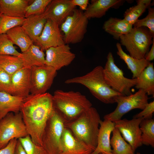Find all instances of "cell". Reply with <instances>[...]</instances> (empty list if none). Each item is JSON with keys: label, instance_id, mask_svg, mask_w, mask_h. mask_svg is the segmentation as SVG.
Masks as SVG:
<instances>
[{"label": "cell", "instance_id": "d6986e66", "mask_svg": "<svg viewBox=\"0 0 154 154\" xmlns=\"http://www.w3.org/2000/svg\"><path fill=\"white\" fill-rule=\"evenodd\" d=\"M124 2L121 0H92L84 13L88 19L100 18L110 9L119 8Z\"/></svg>", "mask_w": 154, "mask_h": 154}, {"label": "cell", "instance_id": "8fae6325", "mask_svg": "<svg viewBox=\"0 0 154 154\" xmlns=\"http://www.w3.org/2000/svg\"><path fill=\"white\" fill-rule=\"evenodd\" d=\"M57 70L46 65L35 66L31 68V88L32 95L46 93L50 88L57 75Z\"/></svg>", "mask_w": 154, "mask_h": 154}, {"label": "cell", "instance_id": "f35d334b", "mask_svg": "<svg viewBox=\"0 0 154 154\" xmlns=\"http://www.w3.org/2000/svg\"><path fill=\"white\" fill-rule=\"evenodd\" d=\"M17 140L16 138L11 140L5 147L0 149V154H14Z\"/></svg>", "mask_w": 154, "mask_h": 154}, {"label": "cell", "instance_id": "836d02e7", "mask_svg": "<svg viewBox=\"0 0 154 154\" xmlns=\"http://www.w3.org/2000/svg\"><path fill=\"white\" fill-rule=\"evenodd\" d=\"M18 139L21 142L26 154H47L42 146L37 145L33 141L29 135Z\"/></svg>", "mask_w": 154, "mask_h": 154}, {"label": "cell", "instance_id": "484cf974", "mask_svg": "<svg viewBox=\"0 0 154 154\" xmlns=\"http://www.w3.org/2000/svg\"><path fill=\"white\" fill-rule=\"evenodd\" d=\"M137 78L135 86L142 89L147 95L154 96V68L153 63H150Z\"/></svg>", "mask_w": 154, "mask_h": 154}, {"label": "cell", "instance_id": "5b68a950", "mask_svg": "<svg viewBox=\"0 0 154 154\" xmlns=\"http://www.w3.org/2000/svg\"><path fill=\"white\" fill-rule=\"evenodd\" d=\"M119 39L121 45L125 47L129 55L138 59L145 58L154 41L149 30L144 27H133Z\"/></svg>", "mask_w": 154, "mask_h": 154}, {"label": "cell", "instance_id": "f546056e", "mask_svg": "<svg viewBox=\"0 0 154 154\" xmlns=\"http://www.w3.org/2000/svg\"><path fill=\"white\" fill-rule=\"evenodd\" d=\"M0 67L11 76L24 66L20 57L5 55H0Z\"/></svg>", "mask_w": 154, "mask_h": 154}, {"label": "cell", "instance_id": "ee69618b", "mask_svg": "<svg viewBox=\"0 0 154 154\" xmlns=\"http://www.w3.org/2000/svg\"><path fill=\"white\" fill-rule=\"evenodd\" d=\"M2 14H3L2 13V12L1 10L0 7V17H1V16Z\"/></svg>", "mask_w": 154, "mask_h": 154}, {"label": "cell", "instance_id": "4dcf8cb0", "mask_svg": "<svg viewBox=\"0 0 154 154\" xmlns=\"http://www.w3.org/2000/svg\"><path fill=\"white\" fill-rule=\"evenodd\" d=\"M143 144L154 147V120L153 118L143 119L139 124Z\"/></svg>", "mask_w": 154, "mask_h": 154}, {"label": "cell", "instance_id": "9c48e42d", "mask_svg": "<svg viewBox=\"0 0 154 154\" xmlns=\"http://www.w3.org/2000/svg\"><path fill=\"white\" fill-rule=\"evenodd\" d=\"M148 95L141 89L129 95L118 96L115 99V102L117 104L116 108L104 116V119L113 122L119 120L124 115L132 110H143L148 103Z\"/></svg>", "mask_w": 154, "mask_h": 154}, {"label": "cell", "instance_id": "74e56055", "mask_svg": "<svg viewBox=\"0 0 154 154\" xmlns=\"http://www.w3.org/2000/svg\"><path fill=\"white\" fill-rule=\"evenodd\" d=\"M142 111L135 115L133 118H143V119L152 118L154 112V101L148 103Z\"/></svg>", "mask_w": 154, "mask_h": 154}, {"label": "cell", "instance_id": "7bdbcfd3", "mask_svg": "<svg viewBox=\"0 0 154 154\" xmlns=\"http://www.w3.org/2000/svg\"><path fill=\"white\" fill-rule=\"evenodd\" d=\"M101 154H112V153H108L106 152H103L101 153Z\"/></svg>", "mask_w": 154, "mask_h": 154}, {"label": "cell", "instance_id": "f1b7e54d", "mask_svg": "<svg viewBox=\"0 0 154 154\" xmlns=\"http://www.w3.org/2000/svg\"><path fill=\"white\" fill-rule=\"evenodd\" d=\"M136 2L137 4L126 10L123 15V19L133 25L151 4L150 0H138Z\"/></svg>", "mask_w": 154, "mask_h": 154}, {"label": "cell", "instance_id": "8992f818", "mask_svg": "<svg viewBox=\"0 0 154 154\" xmlns=\"http://www.w3.org/2000/svg\"><path fill=\"white\" fill-rule=\"evenodd\" d=\"M103 73L107 84L114 90L122 95L132 94L131 89L135 86L137 78L130 79L124 76L122 70L116 64L112 54L109 52Z\"/></svg>", "mask_w": 154, "mask_h": 154}, {"label": "cell", "instance_id": "83f0119b", "mask_svg": "<svg viewBox=\"0 0 154 154\" xmlns=\"http://www.w3.org/2000/svg\"><path fill=\"white\" fill-rule=\"evenodd\" d=\"M112 133L110 145L112 154H134L135 151L124 140L117 129L115 127Z\"/></svg>", "mask_w": 154, "mask_h": 154}, {"label": "cell", "instance_id": "30bf717a", "mask_svg": "<svg viewBox=\"0 0 154 154\" xmlns=\"http://www.w3.org/2000/svg\"><path fill=\"white\" fill-rule=\"evenodd\" d=\"M28 135L20 112L9 113L0 119V149L5 147L11 139Z\"/></svg>", "mask_w": 154, "mask_h": 154}, {"label": "cell", "instance_id": "7a4b0ae2", "mask_svg": "<svg viewBox=\"0 0 154 154\" xmlns=\"http://www.w3.org/2000/svg\"><path fill=\"white\" fill-rule=\"evenodd\" d=\"M52 96L54 109L62 117L65 124L75 120L92 107L91 102L79 92L58 90Z\"/></svg>", "mask_w": 154, "mask_h": 154}, {"label": "cell", "instance_id": "bcb514c9", "mask_svg": "<svg viewBox=\"0 0 154 154\" xmlns=\"http://www.w3.org/2000/svg\"></svg>", "mask_w": 154, "mask_h": 154}, {"label": "cell", "instance_id": "52a82bcc", "mask_svg": "<svg viewBox=\"0 0 154 154\" xmlns=\"http://www.w3.org/2000/svg\"><path fill=\"white\" fill-rule=\"evenodd\" d=\"M64 121L54 109L47 122L42 139V146L47 154H59Z\"/></svg>", "mask_w": 154, "mask_h": 154}, {"label": "cell", "instance_id": "603a6c76", "mask_svg": "<svg viewBox=\"0 0 154 154\" xmlns=\"http://www.w3.org/2000/svg\"><path fill=\"white\" fill-rule=\"evenodd\" d=\"M117 54L120 59L123 60L132 74V78H137L141 72L150 63L145 58L138 59L132 57L123 50L120 43L116 44Z\"/></svg>", "mask_w": 154, "mask_h": 154}, {"label": "cell", "instance_id": "b9f144b4", "mask_svg": "<svg viewBox=\"0 0 154 154\" xmlns=\"http://www.w3.org/2000/svg\"><path fill=\"white\" fill-rule=\"evenodd\" d=\"M14 154H26L21 142L18 139Z\"/></svg>", "mask_w": 154, "mask_h": 154}, {"label": "cell", "instance_id": "7c38bea8", "mask_svg": "<svg viewBox=\"0 0 154 154\" xmlns=\"http://www.w3.org/2000/svg\"><path fill=\"white\" fill-rule=\"evenodd\" d=\"M143 119V118H133L131 120L124 119L114 122L115 127L134 151L142 145L139 124Z\"/></svg>", "mask_w": 154, "mask_h": 154}, {"label": "cell", "instance_id": "ba28073f", "mask_svg": "<svg viewBox=\"0 0 154 154\" xmlns=\"http://www.w3.org/2000/svg\"><path fill=\"white\" fill-rule=\"evenodd\" d=\"M88 19L83 11L76 9L61 24L64 43L74 44L81 42L87 31Z\"/></svg>", "mask_w": 154, "mask_h": 154}, {"label": "cell", "instance_id": "d590c367", "mask_svg": "<svg viewBox=\"0 0 154 154\" xmlns=\"http://www.w3.org/2000/svg\"><path fill=\"white\" fill-rule=\"evenodd\" d=\"M148 13L144 18L138 19L133 24L134 27H144L149 30L153 38H154V8L149 7Z\"/></svg>", "mask_w": 154, "mask_h": 154}, {"label": "cell", "instance_id": "f6af8a7d", "mask_svg": "<svg viewBox=\"0 0 154 154\" xmlns=\"http://www.w3.org/2000/svg\"><path fill=\"white\" fill-rule=\"evenodd\" d=\"M136 154H141L139 152H137Z\"/></svg>", "mask_w": 154, "mask_h": 154}, {"label": "cell", "instance_id": "ac0fdd59", "mask_svg": "<svg viewBox=\"0 0 154 154\" xmlns=\"http://www.w3.org/2000/svg\"><path fill=\"white\" fill-rule=\"evenodd\" d=\"M115 123L108 120L100 121L98 136L97 145L92 154L103 152L112 153L110 135L115 128Z\"/></svg>", "mask_w": 154, "mask_h": 154}, {"label": "cell", "instance_id": "5bb4252c", "mask_svg": "<svg viewBox=\"0 0 154 154\" xmlns=\"http://www.w3.org/2000/svg\"><path fill=\"white\" fill-rule=\"evenodd\" d=\"M45 64L50 66L57 71L68 66L75 59V54L71 51L68 44L52 47L46 50Z\"/></svg>", "mask_w": 154, "mask_h": 154}, {"label": "cell", "instance_id": "6da1fadb", "mask_svg": "<svg viewBox=\"0 0 154 154\" xmlns=\"http://www.w3.org/2000/svg\"><path fill=\"white\" fill-rule=\"evenodd\" d=\"M54 110L52 95L49 93L31 94L24 99L20 112L28 134L35 144L42 146L43 132Z\"/></svg>", "mask_w": 154, "mask_h": 154}, {"label": "cell", "instance_id": "2e32d148", "mask_svg": "<svg viewBox=\"0 0 154 154\" xmlns=\"http://www.w3.org/2000/svg\"><path fill=\"white\" fill-rule=\"evenodd\" d=\"M94 149L76 138L65 127L62 137L59 154H92Z\"/></svg>", "mask_w": 154, "mask_h": 154}, {"label": "cell", "instance_id": "ab89813d", "mask_svg": "<svg viewBox=\"0 0 154 154\" xmlns=\"http://www.w3.org/2000/svg\"><path fill=\"white\" fill-rule=\"evenodd\" d=\"M71 3L75 6L79 7L80 10L85 11L89 5L88 0H70Z\"/></svg>", "mask_w": 154, "mask_h": 154}, {"label": "cell", "instance_id": "9a60e30c", "mask_svg": "<svg viewBox=\"0 0 154 154\" xmlns=\"http://www.w3.org/2000/svg\"><path fill=\"white\" fill-rule=\"evenodd\" d=\"M76 7L70 0H51L42 15L46 19H50L60 25L72 14Z\"/></svg>", "mask_w": 154, "mask_h": 154}, {"label": "cell", "instance_id": "e0dca14e", "mask_svg": "<svg viewBox=\"0 0 154 154\" xmlns=\"http://www.w3.org/2000/svg\"><path fill=\"white\" fill-rule=\"evenodd\" d=\"M31 68L24 67L11 76L10 94L25 98L31 88Z\"/></svg>", "mask_w": 154, "mask_h": 154}, {"label": "cell", "instance_id": "4316f807", "mask_svg": "<svg viewBox=\"0 0 154 154\" xmlns=\"http://www.w3.org/2000/svg\"><path fill=\"white\" fill-rule=\"evenodd\" d=\"M6 34L12 43L20 48L22 52L27 50L34 42L21 26L12 28Z\"/></svg>", "mask_w": 154, "mask_h": 154}, {"label": "cell", "instance_id": "8d00e7d4", "mask_svg": "<svg viewBox=\"0 0 154 154\" xmlns=\"http://www.w3.org/2000/svg\"><path fill=\"white\" fill-rule=\"evenodd\" d=\"M0 92L10 94L11 76L0 67Z\"/></svg>", "mask_w": 154, "mask_h": 154}, {"label": "cell", "instance_id": "e575fe53", "mask_svg": "<svg viewBox=\"0 0 154 154\" xmlns=\"http://www.w3.org/2000/svg\"><path fill=\"white\" fill-rule=\"evenodd\" d=\"M51 0H35L27 7L25 17L32 15H40L43 13Z\"/></svg>", "mask_w": 154, "mask_h": 154}, {"label": "cell", "instance_id": "44dd1931", "mask_svg": "<svg viewBox=\"0 0 154 154\" xmlns=\"http://www.w3.org/2000/svg\"><path fill=\"white\" fill-rule=\"evenodd\" d=\"M47 20L42 14L32 15L26 18L21 26L35 42L41 34Z\"/></svg>", "mask_w": 154, "mask_h": 154}, {"label": "cell", "instance_id": "4fadbf2b", "mask_svg": "<svg viewBox=\"0 0 154 154\" xmlns=\"http://www.w3.org/2000/svg\"><path fill=\"white\" fill-rule=\"evenodd\" d=\"M59 26L54 21L47 19L41 34L35 42L42 50L65 44Z\"/></svg>", "mask_w": 154, "mask_h": 154}, {"label": "cell", "instance_id": "cb8c5ba5", "mask_svg": "<svg viewBox=\"0 0 154 154\" xmlns=\"http://www.w3.org/2000/svg\"><path fill=\"white\" fill-rule=\"evenodd\" d=\"M133 26L124 19L111 17L105 22L103 29L114 39L118 40L121 36L129 32Z\"/></svg>", "mask_w": 154, "mask_h": 154}, {"label": "cell", "instance_id": "3957f363", "mask_svg": "<svg viewBox=\"0 0 154 154\" xmlns=\"http://www.w3.org/2000/svg\"><path fill=\"white\" fill-rule=\"evenodd\" d=\"M103 69L102 66H98L85 75L68 79L65 83L84 86L94 97L104 103H116V98L122 95L114 90L107 84L104 76Z\"/></svg>", "mask_w": 154, "mask_h": 154}, {"label": "cell", "instance_id": "1f68e13d", "mask_svg": "<svg viewBox=\"0 0 154 154\" xmlns=\"http://www.w3.org/2000/svg\"><path fill=\"white\" fill-rule=\"evenodd\" d=\"M25 18H19L2 14L0 17V34L6 33L12 28L21 26Z\"/></svg>", "mask_w": 154, "mask_h": 154}, {"label": "cell", "instance_id": "d4e9b609", "mask_svg": "<svg viewBox=\"0 0 154 154\" xmlns=\"http://www.w3.org/2000/svg\"><path fill=\"white\" fill-rule=\"evenodd\" d=\"M21 53V58L24 67L31 68L33 66L45 65L44 53L36 45L33 44L27 50Z\"/></svg>", "mask_w": 154, "mask_h": 154}, {"label": "cell", "instance_id": "60d3db41", "mask_svg": "<svg viewBox=\"0 0 154 154\" xmlns=\"http://www.w3.org/2000/svg\"><path fill=\"white\" fill-rule=\"evenodd\" d=\"M145 58L147 61L150 62L154 59V41L152 44L151 49L146 54Z\"/></svg>", "mask_w": 154, "mask_h": 154}, {"label": "cell", "instance_id": "7402d4cb", "mask_svg": "<svg viewBox=\"0 0 154 154\" xmlns=\"http://www.w3.org/2000/svg\"><path fill=\"white\" fill-rule=\"evenodd\" d=\"M24 99L6 92H0V119L9 113L20 112Z\"/></svg>", "mask_w": 154, "mask_h": 154}, {"label": "cell", "instance_id": "ffe728a7", "mask_svg": "<svg viewBox=\"0 0 154 154\" xmlns=\"http://www.w3.org/2000/svg\"><path fill=\"white\" fill-rule=\"evenodd\" d=\"M33 0H0L3 14L14 17L25 18L26 9Z\"/></svg>", "mask_w": 154, "mask_h": 154}, {"label": "cell", "instance_id": "277c9868", "mask_svg": "<svg viewBox=\"0 0 154 154\" xmlns=\"http://www.w3.org/2000/svg\"><path fill=\"white\" fill-rule=\"evenodd\" d=\"M101 120L97 110L92 107L75 120L65 123V126L76 138L94 150L97 145Z\"/></svg>", "mask_w": 154, "mask_h": 154}, {"label": "cell", "instance_id": "d6a6232c", "mask_svg": "<svg viewBox=\"0 0 154 154\" xmlns=\"http://www.w3.org/2000/svg\"><path fill=\"white\" fill-rule=\"evenodd\" d=\"M11 55L21 57L6 33L0 34V55Z\"/></svg>", "mask_w": 154, "mask_h": 154}]
</instances>
